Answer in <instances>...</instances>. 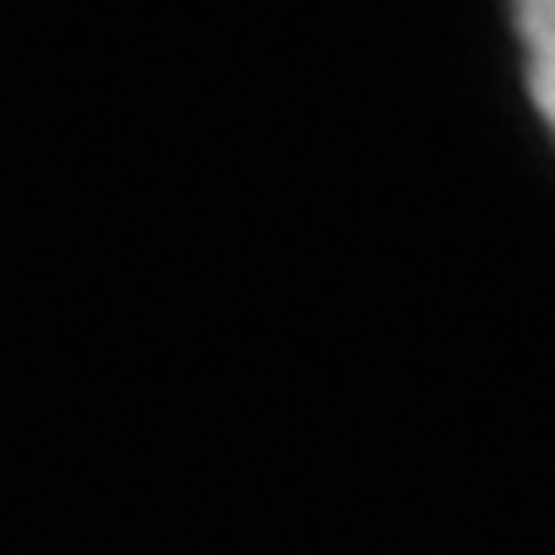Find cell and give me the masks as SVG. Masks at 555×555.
I'll use <instances>...</instances> for the list:
<instances>
[{
	"mask_svg": "<svg viewBox=\"0 0 555 555\" xmlns=\"http://www.w3.org/2000/svg\"><path fill=\"white\" fill-rule=\"evenodd\" d=\"M513 33L524 49V81L540 125L555 135V0H513Z\"/></svg>",
	"mask_w": 555,
	"mask_h": 555,
	"instance_id": "cell-1",
	"label": "cell"
}]
</instances>
